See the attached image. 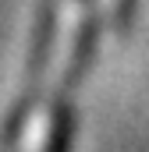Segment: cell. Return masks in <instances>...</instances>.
<instances>
[{
  "instance_id": "obj_1",
  "label": "cell",
  "mask_w": 149,
  "mask_h": 152,
  "mask_svg": "<svg viewBox=\"0 0 149 152\" xmlns=\"http://www.w3.org/2000/svg\"><path fill=\"white\" fill-rule=\"evenodd\" d=\"M107 4H114V0H107Z\"/></svg>"
}]
</instances>
